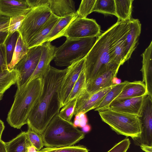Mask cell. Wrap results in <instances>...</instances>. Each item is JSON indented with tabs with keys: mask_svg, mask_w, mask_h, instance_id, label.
<instances>
[{
	"mask_svg": "<svg viewBox=\"0 0 152 152\" xmlns=\"http://www.w3.org/2000/svg\"><path fill=\"white\" fill-rule=\"evenodd\" d=\"M29 7L33 9L43 6H48L49 0H26Z\"/></svg>",
	"mask_w": 152,
	"mask_h": 152,
	"instance_id": "cell-40",
	"label": "cell"
},
{
	"mask_svg": "<svg viewBox=\"0 0 152 152\" xmlns=\"http://www.w3.org/2000/svg\"><path fill=\"white\" fill-rule=\"evenodd\" d=\"M96 0H82L78 10L76 11L78 18H86L91 13L95 4Z\"/></svg>",
	"mask_w": 152,
	"mask_h": 152,
	"instance_id": "cell-35",
	"label": "cell"
},
{
	"mask_svg": "<svg viewBox=\"0 0 152 152\" xmlns=\"http://www.w3.org/2000/svg\"><path fill=\"white\" fill-rule=\"evenodd\" d=\"M129 23L130 29L126 39V61L130 58L137 45L141 30V24L138 19L132 18Z\"/></svg>",
	"mask_w": 152,
	"mask_h": 152,
	"instance_id": "cell-18",
	"label": "cell"
},
{
	"mask_svg": "<svg viewBox=\"0 0 152 152\" xmlns=\"http://www.w3.org/2000/svg\"><path fill=\"white\" fill-rule=\"evenodd\" d=\"M60 18L52 13L44 24L28 43L27 45L28 49L43 44L44 40Z\"/></svg>",
	"mask_w": 152,
	"mask_h": 152,
	"instance_id": "cell-20",
	"label": "cell"
},
{
	"mask_svg": "<svg viewBox=\"0 0 152 152\" xmlns=\"http://www.w3.org/2000/svg\"><path fill=\"white\" fill-rule=\"evenodd\" d=\"M142 81L146 89L147 95L152 98V41L141 55Z\"/></svg>",
	"mask_w": 152,
	"mask_h": 152,
	"instance_id": "cell-17",
	"label": "cell"
},
{
	"mask_svg": "<svg viewBox=\"0 0 152 152\" xmlns=\"http://www.w3.org/2000/svg\"><path fill=\"white\" fill-rule=\"evenodd\" d=\"M86 80L85 67L81 72L70 94L68 102L77 99L86 90Z\"/></svg>",
	"mask_w": 152,
	"mask_h": 152,
	"instance_id": "cell-29",
	"label": "cell"
},
{
	"mask_svg": "<svg viewBox=\"0 0 152 152\" xmlns=\"http://www.w3.org/2000/svg\"><path fill=\"white\" fill-rule=\"evenodd\" d=\"M75 4L72 0H49L48 7L52 13L62 18L76 12Z\"/></svg>",
	"mask_w": 152,
	"mask_h": 152,
	"instance_id": "cell-19",
	"label": "cell"
},
{
	"mask_svg": "<svg viewBox=\"0 0 152 152\" xmlns=\"http://www.w3.org/2000/svg\"><path fill=\"white\" fill-rule=\"evenodd\" d=\"M44 146L46 147L71 146L85 137L71 121H66L56 115L41 135Z\"/></svg>",
	"mask_w": 152,
	"mask_h": 152,
	"instance_id": "cell-4",
	"label": "cell"
},
{
	"mask_svg": "<svg viewBox=\"0 0 152 152\" xmlns=\"http://www.w3.org/2000/svg\"><path fill=\"white\" fill-rule=\"evenodd\" d=\"M3 95V94H0V101L2 99Z\"/></svg>",
	"mask_w": 152,
	"mask_h": 152,
	"instance_id": "cell-47",
	"label": "cell"
},
{
	"mask_svg": "<svg viewBox=\"0 0 152 152\" xmlns=\"http://www.w3.org/2000/svg\"><path fill=\"white\" fill-rule=\"evenodd\" d=\"M128 82L127 81H125L115 84L106 94L101 102L94 109V110L99 112L107 109L111 103L119 95Z\"/></svg>",
	"mask_w": 152,
	"mask_h": 152,
	"instance_id": "cell-26",
	"label": "cell"
},
{
	"mask_svg": "<svg viewBox=\"0 0 152 152\" xmlns=\"http://www.w3.org/2000/svg\"><path fill=\"white\" fill-rule=\"evenodd\" d=\"M28 48L22 36L20 34L12 56L11 61L8 66V69L11 70L16 64L26 54Z\"/></svg>",
	"mask_w": 152,
	"mask_h": 152,
	"instance_id": "cell-28",
	"label": "cell"
},
{
	"mask_svg": "<svg viewBox=\"0 0 152 152\" xmlns=\"http://www.w3.org/2000/svg\"><path fill=\"white\" fill-rule=\"evenodd\" d=\"M41 53V45L29 48L26 54L15 66L14 69L18 72L17 91L23 89L27 85L37 66Z\"/></svg>",
	"mask_w": 152,
	"mask_h": 152,
	"instance_id": "cell-8",
	"label": "cell"
},
{
	"mask_svg": "<svg viewBox=\"0 0 152 152\" xmlns=\"http://www.w3.org/2000/svg\"><path fill=\"white\" fill-rule=\"evenodd\" d=\"M116 16L118 20L129 22L132 19L133 0H114Z\"/></svg>",
	"mask_w": 152,
	"mask_h": 152,
	"instance_id": "cell-25",
	"label": "cell"
},
{
	"mask_svg": "<svg viewBox=\"0 0 152 152\" xmlns=\"http://www.w3.org/2000/svg\"><path fill=\"white\" fill-rule=\"evenodd\" d=\"M85 57L67 67L61 83L59 97L62 108L68 103L70 94L82 70L85 67Z\"/></svg>",
	"mask_w": 152,
	"mask_h": 152,
	"instance_id": "cell-11",
	"label": "cell"
},
{
	"mask_svg": "<svg viewBox=\"0 0 152 152\" xmlns=\"http://www.w3.org/2000/svg\"><path fill=\"white\" fill-rule=\"evenodd\" d=\"M5 143L7 152H27L28 147L31 144L26 132H21L16 137Z\"/></svg>",
	"mask_w": 152,
	"mask_h": 152,
	"instance_id": "cell-24",
	"label": "cell"
},
{
	"mask_svg": "<svg viewBox=\"0 0 152 152\" xmlns=\"http://www.w3.org/2000/svg\"><path fill=\"white\" fill-rule=\"evenodd\" d=\"M115 84L90 94L86 90L77 100L74 115L80 113L85 114L94 109L102 101L107 93Z\"/></svg>",
	"mask_w": 152,
	"mask_h": 152,
	"instance_id": "cell-12",
	"label": "cell"
},
{
	"mask_svg": "<svg viewBox=\"0 0 152 152\" xmlns=\"http://www.w3.org/2000/svg\"><path fill=\"white\" fill-rule=\"evenodd\" d=\"M98 112L102 121L118 134L134 140L140 137L141 128L137 115L109 109Z\"/></svg>",
	"mask_w": 152,
	"mask_h": 152,
	"instance_id": "cell-6",
	"label": "cell"
},
{
	"mask_svg": "<svg viewBox=\"0 0 152 152\" xmlns=\"http://www.w3.org/2000/svg\"><path fill=\"white\" fill-rule=\"evenodd\" d=\"M18 77V72L14 69L0 73V94H4L11 86L16 83Z\"/></svg>",
	"mask_w": 152,
	"mask_h": 152,
	"instance_id": "cell-27",
	"label": "cell"
},
{
	"mask_svg": "<svg viewBox=\"0 0 152 152\" xmlns=\"http://www.w3.org/2000/svg\"><path fill=\"white\" fill-rule=\"evenodd\" d=\"M94 12L116 16L114 0H96L92 11Z\"/></svg>",
	"mask_w": 152,
	"mask_h": 152,
	"instance_id": "cell-30",
	"label": "cell"
},
{
	"mask_svg": "<svg viewBox=\"0 0 152 152\" xmlns=\"http://www.w3.org/2000/svg\"><path fill=\"white\" fill-rule=\"evenodd\" d=\"M77 100V99H75L68 102L62 107L58 114L59 116L66 121L70 122L74 115V110Z\"/></svg>",
	"mask_w": 152,
	"mask_h": 152,
	"instance_id": "cell-33",
	"label": "cell"
},
{
	"mask_svg": "<svg viewBox=\"0 0 152 152\" xmlns=\"http://www.w3.org/2000/svg\"><path fill=\"white\" fill-rule=\"evenodd\" d=\"M80 121L79 120L74 119V123H73L74 126L76 127H79Z\"/></svg>",
	"mask_w": 152,
	"mask_h": 152,
	"instance_id": "cell-46",
	"label": "cell"
},
{
	"mask_svg": "<svg viewBox=\"0 0 152 152\" xmlns=\"http://www.w3.org/2000/svg\"><path fill=\"white\" fill-rule=\"evenodd\" d=\"M8 69L7 63L6 54L4 45L0 46V73Z\"/></svg>",
	"mask_w": 152,
	"mask_h": 152,
	"instance_id": "cell-39",
	"label": "cell"
},
{
	"mask_svg": "<svg viewBox=\"0 0 152 152\" xmlns=\"http://www.w3.org/2000/svg\"><path fill=\"white\" fill-rule=\"evenodd\" d=\"M130 29V26L112 46L110 51L111 62L121 66L126 61V34Z\"/></svg>",
	"mask_w": 152,
	"mask_h": 152,
	"instance_id": "cell-21",
	"label": "cell"
},
{
	"mask_svg": "<svg viewBox=\"0 0 152 152\" xmlns=\"http://www.w3.org/2000/svg\"><path fill=\"white\" fill-rule=\"evenodd\" d=\"M38 152H88V150L82 146H71L58 147H46Z\"/></svg>",
	"mask_w": 152,
	"mask_h": 152,
	"instance_id": "cell-32",
	"label": "cell"
},
{
	"mask_svg": "<svg viewBox=\"0 0 152 152\" xmlns=\"http://www.w3.org/2000/svg\"><path fill=\"white\" fill-rule=\"evenodd\" d=\"M0 152H7L6 143L0 139Z\"/></svg>",
	"mask_w": 152,
	"mask_h": 152,
	"instance_id": "cell-42",
	"label": "cell"
},
{
	"mask_svg": "<svg viewBox=\"0 0 152 152\" xmlns=\"http://www.w3.org/2000/svg\"><path fill=\"white\" fill-rule=\"evenodd\" d=\"M25 15H20L10 18L8 28V34L19 31Z\"/></svg>",
	"mask_w": 152,
	"mask_h": 152,
	"instance_id": "cell-37",
	"label": "cell"
},
{
	"mask_svg": "<svg viewBox=\"0 0 152 152\" xmlns=\"http://www.w3.org/2000/svg\"><path fill=\"white\" fill-rule=\"evenodd\" d=\"M98 37L66 39L63 45L55 49L54 58L55 65L58 66L68 67L85 58Z\"/></svg>",
	"mask_w": 152,
	"mask_h": 152,
	"instance_id": "cell-5",
	"label": "cell"
},
{
	"mask_svg": "<svg viewBox=\"0 0 152 152\" xmlns=\"http://www.w3.org/2000/svg\"><path fill=\"white\" fill-rule=\"evenodd\" d=\"M100 31V26L95 20L77 17L70 24L63 36L66 39L99 37Z\"/></svg>",
	"mask_w": 152,
	"mask_h": 152,
	"instance_id": "cell-9",
	"label": "cell"
},
{
	"mask_svg": "<svg viewBox=\"0 0 152 152\" xmlns=\"http://www.w3.org/2000/svg\"><path fill=\"white\" fill-rule=\"evenodd\" d=\"M42 86V79L38 78L31 81L23 89L16 91L7 118L10 126L20 129L26 124L29 114L39 100Z\"/></svg>",
	"mask_w": 152,
	"mask_h": 152,
	"instance_id": "cell-3",
	"label": "cell"
},
{
	"mask_svg": "<svg viewBox=\"0 0 152 152\" xmlns=\"http://www.w3.org/2000/svg\"><path fill=\"white\" fill-rule=\"evenodd\" d=\"M130 143L129 139L126 138L116 144L107 152H127Z\"/></svg>",
	"mask_w": 152,
	"mask_h": 152,
	"instance_id": "cell-38",
	"label": "cell"
},
{
	"mask_svg": "<svg viewBox=\"0 0 152 152\" xmlns=\"http://www.w3.org/2000/svg\"><path fill=\"white\" fill-rule=\"evenodd\" d=\"M26 133L30 142L37 151L42 149L44 144L41 134L29 128L28 129Z\"/></svg>",
	"mask_w": 152,
	"mask_h": 152,
	"instance_id": "cell-34",
	"label": "cell"
},
{
	"mask_svg": "<svg viewBox=\"0 0 152 152\" xmlns=\"http://www.w3.org/2000/svg\"><path fill=\"white\" fill-rule=\"evenodd\" d=\"M141 128L140 137L134 140L138 145L152 146V98L146 95L138 115Z\"/></svg>",
	"mask_w": 152,
	"mask_h": 152,
	"instance_id": "cell-10",
	"label": "cell"
},
{
	"mask_svg": "<svg viewBox=\"0 0 152 152\" xmlns=\"http://www.w3.org/2000/svg\"><path fill=\"white\" fill-rule=\"evenodd\" d=\"M37 152H38V151H37Z\"/></svg>",
	"mask_w": 152,
	"mask_h": 152,
	"instance_id": "cell-48",
	"label": "cell"
},
{
	"mask_svg": "<svg viewBox=\"0 0 152 152\" xmlns=\"http://www.w3.org/2000/svg\"><path fill=\"white\" fill-rule=\"evenodd\" d=\"M5 128V126L4 122L0 119V139H1V135L3 132Z\"/></svg>",
	"mask_w": 152,
	"mask_h": 152,
	"instance_id": "cell-43",
	"label": "cell"
},
{
	"mask_svg": "<svg viewBox=\"0 0 152 152\" xmlns=\"http://www.w3.org/2000/svg\"><path fill=\"white\" fill-rule=\"evenodd\" d=\"M141 148L145 152H152V146L146 145H141Z\"/></svg>",
	"mask_w": 152,
	"mask_h": 152,
	"instance_id": "cell-41",
	"label": "cell"
},
{
	"mask_svg": "<svg viewBox=\"0 0 152 152\" xmlns=\"http://www.w3.org/2000/svg\"><path fill=\"white\" fill-rule=\"evenodd\" d=\"M78 17V15L76 12L73 14L60 18L44 40L43 43L47 42H51L54 39L63 36L64 33L70 24Z\"/></svg>",
	"mask_w": 152,
	"mask_h": 152,
	"instance_id": "cell-23",
	"label": "cell"
},
{
	"mask_svg": "<svg viewBox=\"0 0 152 152\" xmlns=\"http://www.w3.org/2000/svg\"><path fill=\"white\" fill-rule=\"evenodd\" d=\"M67 68L59 69L52 66L42 78V86L39 100L26 121L28 128L41 135L61 108L59 97L61 83Z\"/></svg>",
	"mask_w": 152,
	"mask_h": 152,
	"instance_id": "cell-1",
	"label": "cell"
},
{
	"mask_svg": "<svg viewBox=\"0 0 152 152\" xmlns=\"http://www.w3.org/2000/svg\"><path fill=\"white\" fill-rule=\"evenodd\" d=\"M130 26L129 22L118 20L98 37L85 57V71L86 83L106 70L111 63L110 51L112 46Z\"/></svg>",
	"mask_w": 152,
	"mask_h": 152,
	"instance_id": "cell-2",
	"label": "cell"
},
{
	"mask_svg": "<svg viewBox=\"0 0 152 152\" xmlns=\"http://www.w3.org/2000/svg\"><path fill=\"white\" fill-rule=\"evenodd\" d=\"M145 96L115 99L107 109L138 116Z\"/></svg>",
	"mask_w": 152,
	"mask_h": 152,
	"instance_id": "cell-15",
	"label": "cell"
},
{
	"mask_svg": "<svg viewBox=\"0 0 152 152\" xmlns=\"http://www.w3.org/2000/svg\"><path fill=\"white\" fill-rule=\"evenodd\" d=\"M120 66L112 62L104 72L93 80L86 83V90L90 94L115 84L113 83V78L116 77Z\"/></svg>",
	"mask_w": 152,
	"mask_h": 152,
	"instance_id": "cell-13",
	"label": "cell"
},
{
	"mask_svg": "<svg viewBox=\"0 0 152 152\" xmlns=\"http://www.w3.org/2000/svg\"><path fill=\"white\" fill-rule=\"evenodd\" d=\"M146 95L147 94L146 86L142 81L128 82L115 99L140 97Z\"/></svg>",
	"mask_w": 152,
	"mask_h": 152,
	"instance_id": "cell-22",
	"label": "cell"
},
{
	"mask_svg": "<svg viewBox=\"0 0 152 152\" xmlns=\"http://www.w3.org/2000/svg\"><path fill=\"white\" fill-rule=\"evenodd\" d=\"M52 13L48 6H43L32 9L26 14L19 32L26 45Z\"/></svg>",
	"mask_w": 152,
	"mask_h": 152,
	"instance_id": "cell-7",
	"label": "cell"
},
{
	"mask_svg": "<svg viewBox=\"0 0 152 152\" xmlns=\"http://www.w3.org/2000/svg\"><path fill=\"white\" fill-rule=\"evenodd\" d=\"M37 151L35 148L31 144L27 148V152H37Z\"/></svg>",
	"mask_w": 152,
	"mask_h": 152,
	"instance_id": "cell-44",
	"label": "cell"
},
{
	"mask_svg": "<svg viewBox=\"0 0 152 152\" xmlns=\"http://www.w3.org/2000/svg\"><path fill=\"white\" fill-rule=\"evenodd\" d=\"M10 18L0 15V46L4 44L8 34Z\"/></svg>",
	"mask_w": 152,
	"mask_h": 152,
	"instance_id": "cell-36",
	"label": "cell"
},
{
	"mask_svg": "<svg viewBox=\"0 0 152 152\" xmlns=\"http://www.w3.org/2000/svg\"><path fill=\"white\" fill-rule=\"evenodd\" d=\"M32 9L26 0H0V15L11 18L20 15H26Z\"/></svg>",
	"mask_w": 152,
	"mask_h": 152,
	"instance_id": "cell-16",
	"label": "cell"
},
{
	"mask_svg": "<svg viewBox=\"0 0 152 152\" xmlns=\"http://www.w3.org/2000/svg\"><path fill=\"white\" fill-rule=\"evenodd\" d=\"M82 128V131L84 133L88 132H89L91 130V126L88 125H86L85 126Z\"/></svg>",
	"mask_w": 152,
	"mask_h": 152,
	"instance_id": "cell-45",
	"label": "cell"
},
{
	"mask_svg": "<svg viewBox=\"0 0 152 152\" xmlns=\"http://www.w3.org/2000/svg\"><path fill=\"white\" fill-rule=\"evenodd\" d=\"M20 35L19 31L9 34L4 42L7 66L10 63L17 40Z\"/></svg>",
	"mask_w": 152,
	"mask_h": 152,
	"instance_id": "cell-31",
	"label": "cell"
},
{
	"mask_svg": "<svg viewBox=\"0 0 152 152\" xmlns=\"http://www.w3.org/2000/svg\"><path fill=\"white\" fill-rule=\"evenodd\" d=\"M41 45L42 53L39 61L28 84L35 79L42 78L50 68V62L54 59L56 48L50 42H45Z\"/></svg>",
	"mask_w": 152,
	"mask_h": 152,
	"instance_id": "cell-14",
	"label": "cell"
}]
</instances>
